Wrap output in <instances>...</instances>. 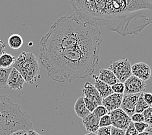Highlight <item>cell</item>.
Instances as JSON below:
<instances>
[{"mask_svg":"<svg viewBox=\"0 0 152 135\" xmlns=\"http://www.w3.org/2000/svg\"><path fill=\"white\" fill-rule=\"evenodd\" d=\"M124 93H113L102 99V105L104 106L109 112L120 108Z\"/></svg>","mask_w":152,"mask_h":135,"instance_id":"10","label":"cell"},{"mask_svg":"<svg viewBox=\"0 0 152 135\" xmlns=\"http://www.w3.org/2000/svg\"><path fill=\"white\" fill-rule=\"evenodd\" d=\"M110 135H125V131L111 126Z\"/></svg>","mask_w":152,"mask_h":135,"instance_id":"31","label":"cell"},{"mask_svg":"<svg viewBox=\"0 0 152 135\" xmlns=\"http://www.w3.org/2000/svg\"><path fill=\"white\" fill-rule=\"evenodd\" d=\"M142 97L144 101L150 107H151L152 105V93L142 92Z\"/></svg>","mask_w":152,"mask_h":135,"instance_id":"30","label":"cell"},{"mask_svg":"<svg viewBox=\"0 0 152 135\" xmlns=\"http://www.w3.org/2000/svg\"><path fill=\"white\" fill-rule=\"evenodd\" d=\"M137 135H149V133L146 132V131H144V132L139 133V134H138Z\"/></svg>","mask_w":152,"mask_h":135,"instance_id":"35","label":"cell"},{"mask_svg":"<svg viewBox=\"0 0 152 135\" xmlns=\"http://www.w3.org/2000/svg\"><path fill=\"white\" fill-rule=\"evenodd\" d=\"M27 131L25 130H20V131H15L11 134H10L9 135H27Z\"/></svg>","mask_w":152,"mask_h":135,"instance_id":"33","label":"cell"},{"mask_svg":"<svg viewBox=\"0 0 152 135\" xmlns=\"http://www.w3.org/2000/svg\"><path fill=\"white\" fill-rule=\"evenodd\" d=\"M110 129L111 126L99 127L98 130L97 135H110Z\"/></svg>","mask_w":152,"mask_h":135,"instance_id":"29","label":"cell"},{"mask_svg":"<svg viewBox=\"0 0 152 135\" xmlns=\"http://www.w3.org/2000/svg\"><path fill=\"white\" fill-rule=\"evenodd\" d=\"M131 72L133 75L144 82L149 80L151 74L150 67L144 62H137L131 66Z\"/></svg>","mask_w":152,"mask_h":135,"instance_id":"9","label":"cell"},{"mask_svg":"<svg viewBox=\"0 0 152 135\" xmlns=\"http://www.w3.org/2000/svg\"><path fill=\"white\" fill-rule=\"evenodd\" d=\"M103 41L98 26L80 14L61 16L40 39L41 64L54 81L86 79L99 64Z\"/></svg>","mask_w":152,"mask_h":135,"instance_id":"1","label":"cell"},{"mask_svg":"<svg viewBox=\"0 0 152 135\" xmlns=\"http://www.w3.org/2000/svg\"><path fill=\"white\" fill-rule=\"evenodd\" d=\"M111 88L114 93H124V83L118 82L111 86Z\"/></svg>","mask_w":152,"mask_h":135,"instance_id":"24","label":"cell"},{"mask_svg":"<svg viewBox=\"0 0 152 135\" xmlns=\"http://www.w3.org/2000/svg\"><path fill=\"white\" fill-rule=\"evenodd\" d=\"M85 135H97V134L94 133H88V134H86Z\"/></svg>","mask_w":152,"mask_h":135,"instance_id":"36","label":"cell"},{"mask_svg":"<svg viewBox=\"0 0 152 135\" xmlns=\"http://www.w3.org/2000/svg\"><path fill=\"white\" fill-rule=\"evenodd\" d=\"M99 118L94 114L91 113L87 117L83 119V124L85 129L88 133H96L99 128Z\"/></svg>","mask_w":152,"mask_h":135,"instance_id":"13","label":"cell"},{"mask_svg":"<svg viewBox=\"0 0 152 135\" xmlns=\"http://www.w3.org/2000/svg\"><path fill=\"white\" fill-rule=\"evenodd\" d=\"M25 80L15 68L12 67L9 75L7 85L11 90H22Z\"/></svg>","mask_w":152,"mask_h":135,"instance_id":"12","label":"cell"},{"mask_svg":"<svg viewBox=\"0 0 152 135\" xmlns=\"http://www.w3.org/2000/svg\"><path fill=\"white\" fill-rule=\"evenodd\" d=\"M140 93H137V94H124L120 109H122L130 117L135 113L136 104Z\"/></svg>","mask_w":152,"mask_h":135,"instance_id":"8","label":"cell"},{"mask_svg":"<svg viewBox=\"0 0 152 135\" xmlns=\"http://www.w3.org/2000/svg\"><path fill=\"white\" fill-rule=\"evenodd\" d=\"M139 134L134 126V123L131 122L125 131V135H137Z\"/></svg>","mask_w":152,"mask_h":135,"instance_id":"28","label":"cell"},{"mask_svg":"<svg viewBox=\"0 0 152 135\" xmlns=\"http://www.w3.org/2000/svg\"><path fill=\"white\" fill-rule=\"evenodd\" d=\"M98 78L100 81L110 86L119 82L115 75L109 69H102L100 70Z\"/></svg>","mask_w":152,"mask_h":135,"instance_id":"15","label":"cell"},{"mask_svg":"<svg viewBox=\"0 0 152 135\" xmlns=\"http://www.w3.org/2000/svg\"><path fill=\"white\" fill-rule=\"evenodd\" d=\"M92 78L95 81L94 86L97 89L100 96H102V99L107 98V97L111 95L112 93H114L111 88V86L100 81L98 78V76L96 75H92Z\"/></svg>","mask_w":152,"mask_h":135,"instance_id":"14","label":"cell"},{"mask_svg":"<svg viewBox=\"0 0 152 135\" xmlns=\"http://www.w3.org/2000/svg\"><path fill=\"white\" fill-rule=\"evenodd\" d=\"M112 122V126L126 131L131 122V117L122 109H118L109 112Z\"/></svg>","mask_w":152,"mask_h":135,"instance_id":"6","label":"cell"},{"mask_svg":"<svg viewBox=\"0 0 152 135\" xmlns=\"http://www.w3.org/2000/svg\"><path fill=\"white\" fill-rule=\"evenodd\" d=\"M99 127H109L112 126V122L110 120V117L109 114H106L104 116L102 117L99 118Z\"/></svg>","mask_w":152,"mask_h":135,"instance_id":"22","label":"cell"},{"mask_svg":"<svg viewBox=\"0 0 152 135\" xmlns=\"http://www.w3.org/2000/svg\"><path fill=\"white\" fill-rule=\"evenodd\" d=\"M134 126L135 127L136 130L138 131V133H142L146 131L149 127V125L148 123L144 122H139V123H134Z\"/></svg>","mask_w":152,"mask_h":135,"instance_id":"26","label":"cell"},{"mask_svg":"<svg viewBox=\"0 0 152 135\" xmlns=\"http://www.w3.org/2000/svg\"><path fill=\"white\" fill-rule=\"evenodd\" d=\"M131 122L133 123H139V122H144V117L143 114L142 113H134L131 116Z\"/></svg>","mask_w":152,"mask_h":135,"instance_id":"27","label":"cell"},{"mask_svg":"<svg viewBox=\"0 0 152 135\" xmlns=\"http://www.w3.org/2000/svg\"><path fill=\"white\" fill-rule=\"evenodd\" d=\"M12 67L21 74L25 82L29 85H33L40 77L39 61L32 52L23 51L16 58Z\"/></svg>","mask_w":152,"mask_h":135,"instance_id":"4","label":"cell"},{"mask_svg":"<svg viewBox=\"0 0 152 135\" xmlns=\"http://www.w3.org/2000/svg\"><path fill=\"white\" fill-rule=\"evenodd\" d=\"M31 116L14 103L11 97L0 95V135H9L15 131L33 130Z\"/></svg>","mask_w":152,"mask_h":135,"instance_id":"3","label":"cell"},{"mask_svg":"<svg viewBox=\"0 0 152 135\" xmlns=\"http://www.w3.org/2000/svg\"><path fill=\"white\" fill-rule=\"evenodd\" d=\"M27 135H41V134H39V133H38L37 132H36V131L33 129V130H29V131H27Z\"/></svg>","mask_w":152,"mask_h":135,"instance_id":"34","label":"cell"},{"mask_svg":"<svg viewBox=\"0 0 152 135\" xmlns=\"http://www.w3.org/2000/svg\"><path fill=\"white\" fill-rule=\"evenodd\" d=\"M83 100H84L85 106H86V107H87V110L91 113H92L93 111H94V110H95V109L96 108V107H98V105H96L95 103L91 101V100L88 99L87 98H85V97L83 98Z\"/></svg>","mask_w":152,"mask_h":135,"instance_id":"25","label":"cell"},{"mask_svg":"<svg viewBox=\"0 0 152 135\" xmlns=\"http://www.w3.org/2000/svg\"><path fill=\"white\" fill-rule=\"evenodd\" d=\"M83 98L84 97H79L76 101L74 107V111L77 114V116L82 119L85 118V117H87L91 114L85 106Z\"/></svg>","mask_w":152,"mask_h":135,"instance_id":"16","label":"cell"},{"mask_svg":"<svg viewBox=\"0 0 152 135\" xmlns=\"http://www.w3.org/2000/svg\"><path fill=\"white\" fill-rule=\"evenodd\" d=\"M109 69L115 75L119 82L122 83L132 75L131 65L127 58H122L113 62Z\"/></svg>","mask_w":152,"mask_h":135,"instance_id":"5","label":"cell"},{"mask_svg":"<svg viewBox=\"0 0 152 135\" xmlns=\"http://www.w3.org/2000/svg\"><path fill=\"white\" fill-rule=\"evenodd\" d=\"M23 43L22 37L18 34H14L9 37L8 44L9 47L14 50H18L22 46Z\"/></svg>","mask_w":152,"mask_h":135,"instance_id":"17","label":"cell"},{"mask_svg":"<svg viewBox=\"0 0 152 135\" xmlns=\"http://www.w3.org/2000/svg\"><path fill=\"white\" fill-rule=\"evenodd\" d=\"M6 52V45L2 39H0V57Z\"/></svg>","mask_w":152,"mask_h":135,"instance_id":"32","label":"cell"},{"mask_svg":"<svg viewBox=\"0 0 152 135\" xmlns=\"http://www.w3.org/2000/svg\"><path fill=\"white\" fill-rule=\"evenodd\" d=\"M93 114H94V115L99 117V118H101L102 117L104 116L106 114H109V111L104 106L102 105H99L95 109V110L93 111L92 112Z\"/></svg>","mask_w":152,"mask_h":135,"instance_id":"21","label":"cell"},{"mask_svg":"<svg viewBox=\"0 0 152 135\" xmlns=\"http://www.w3.org/2000/svg\"><path fill=\"white\" fill-rule=\"evenodd\" d=\"M16 58L9 53H5L0 57V67L10 68L15 62Z\"/></svg>","mask_w":152,"mask_h":135,"instance_id":"18","label":"cell"},{"mask_svg":"<svg viewBox=\"0 0 152 135\" xmlns=\"http://www.w3.org/2000/svg\"><path fill=\"white\" fill-rule=\"evenodd\" d=\"M142 114H143L144 117V122L150 126L152 123V107H150Z\"/></svg>","mask_w":152,"mask_h":135,"instance_id":"23","label":"cell"},{"mask_svg":"<svg viewBox=\"0 0 152 135\" xmlns=\"http://www.w3.org/2000/svg\"><path fill=\"white\" fill-rule=\"evenodd\" d=\"M150 106L144 101L142 97V93H140L135 107V113H142L145 110L149 108Z\"/></svg>","mask_w":152,"mask_h":135,"instance_id":"20","label":"cell"},{"mask_svg":"<svg viewBox=\"0 0 152 135\" xmlns=\"http://www.w3.org/2000/svg\"><path fill=\"white\" fill-rule=\"evenodd\" d=\"M75 12L123 36L152 23V0H69Z\"/></svg>","mask_w":152,"mask_h":135,"instance_id":"2","label":"cell"},{"mask_svg":"<svg viewBox=\"0 0 152 135\" xmlns=\"http://www.w3.org/2000/svg\"><path fill=\"white\" fill-rule=\"evenodd\" d=\"M12 68H3L0 67V89L5 88Z\"/></svg>","mask_w":152,"mask_h":135,"instance_id":"19","label":"cell"},{"mask_svg":"<svg viewBox=\"0 0 152 135\" xmlns=\"http://www.w3.org/2000/svg\"><path fill=\"white\" fill-rule=\"evenodd\" d=\"M82 92L84 94L85 98L95 103L98 106L102 105L103 99L94 85L87 82L83 86Z\"/></svg>","mask_w":152,"mask_h":135,"instance_id":"11","label":"cell"},{"mask_svg":"<svg viewBox=\"0 0 152 135\" xmlns=\"http://www.w3.org/2000/svg\"><path fill=\"white\" fill-rule=\"evenodd\" d=\"M124 85L125 94L140 93L144 92L146 88L145 82L133 75L124 82Z\"/></svg>","mask_w":152,"mask_h":135,"instance_id":"7","label":"cell"}]
</instances>
